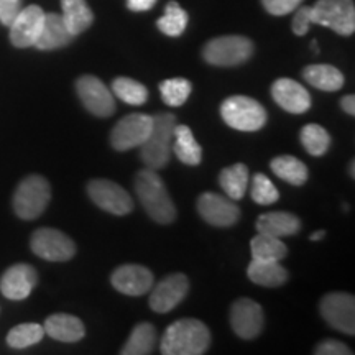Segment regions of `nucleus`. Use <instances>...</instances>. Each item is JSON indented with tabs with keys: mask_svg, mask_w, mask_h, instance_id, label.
Masks as SVG:
<instances>
[{
	"mask_svg": "<svg viewBox=\"0 0 355 355\" xmlns=\"http://www.w3.org/2000/svg\"><path fill=\"white\" fill-rule=\"evenodd\" d=\"M340 107H343L345 114L355 115V97L352 94L343 97V99H340Z\"/></svg>",
	"mask_w": 355,
	"mask_h": 355,
	"instance_id": "nucleus-42",
	"label": "nucleus"
},
{
	"mask_svg": "<svg viewBox=\"0 0 355 355\" xmlns=\"http://www.w3.org/2000/svg\"><path fill=\"white\" fill-rule=\"evenodd\" d=\"M311 20L343 37H349L355 30L354 0H318L311 7Z\"/></svg>",
	"mask_w": 355,
	"mask_h": 355,
	"instance_id": "nucleus-7",
	"label": "nucleus"
},
{
	"mask_svg": "<svg viewBox=\"0 0 355 355\" xmlns=\"http://www.w3.org/2000/svg\"><path fill=\"white\" fill-rule=\"evenodd\" d=\"M87 194L96 206L114 216H125L133 209V199L122 186L110 180H92L87 184Z\"/></svg>",
	"mask_w": 355,
	"mask_h": 355,
	"instance_id": "nucleus-10",
	"label": "nucleus"
},
{
	"mask_svg": "<svg viewBox=\"0 0 355 355\" xmlns=\"http://www.w3.org/2000/svg\"><path fill=\"white\" fill-rule=\"evenodd\" d=\"M254 42L241 35H227L211 40L204 46L202 58L212 66L230 68L245 63L254 55Z\"/></svg>",
	"mask_w": 355,
	"mask_h": 355,
	"instance_id": "nucleus-5",
	"label": "nucleus"
},
{
	"mask_svg": "<svg viewBox=\"0 0 355 355\" xmlns=\"http://www.w3.org/2000/svg\"><path fill=\"white\" fill-rule=\"evenodd\" d=\"M304 81L326 92H336L344 86V74L331 64H311L303 71Z\"/></svg>",
	"mask_w": 355,
	"mask_h": 355,
	"instance_id": "nucleus-26",
	"label": "nucleus"
},
{
	"mask_svg": "<svg viewBox=\"0 0 355 355\" xmlns=\"http://www.w3.org/2000/svg\"><path fill=\"white\" fill-rule=\"evenodd\" d=\"M173 152L181 163L198 166L202 159V148L194 139V133L188 125H175L173 132Z\"/></svg>",
	"mask_w": 355,
	"mask_h": 355,
	"instance_id": "nucleus-23",
	"label": "nucleus"
},
{
	"mask_svg": "<svg viewBox=\"0 0 355 355\" xmlns=\"http://www.w3.org/2000/svg\"><path fill=\"white\" fill-rule=\"evenodd\" d=\"M261 3L268 13L275 17H282L295 12L303 3V0H261Z\"/></svg>",
	"mask_w": 355,
	"mask_h": 355,
	"instance_id": "nucleus-37",
	"label": "nucleus"
},
{
	"mask_svg": "<svg viewBox=\"0 0 355 355\" xmlns=\"http://www.w3.org/2000/svg\"><path fill=\"white\" fill-rule=\"evenodd\" d=\"M211 344V332L198 319H181L173 322L162 337V354L165 355H201Z\"/></svg>",
	"mask_w": 355,
	"mask_h": 355,
	"instance_id": "nucleus-1",
	"label": "nucleus"
},
{
	"mask_svg": "<svg viewBox=\"0 0 355 355\" xmlns=\"http://www.w3.org/2000/svg\"><path fill=\"white\" fill-rule=\"evenodd\" d=\"M157 343V329L150 322H140L133 327L130 337L121 350L122 355H148Z\"/></svg>",
	"mask_w": 355,
	"mask_h": 355,
	"instance_id": "nucleus-29",
	"label": "nucleus"
},
{
	"mask_svg": "<svg viewBox=\"0 0 355 355\" xmlns=\"http://www.w3.org/2000/svg\"><path fill=\"white\" fill-rule=\"evenodd\" d=\"M219 184L232 201H241L245 196L248 186V168L243 163H237L224 168L219 175Z\"/></svg>",
	"mask_w": 355,
	"mask_h": 355,
	"instance_id": "nucleus-28",
	"label": "nucleus"
},
{
	"mask_svg": "<svg viewBox=\"0 0 355 355\" xmlns=\"http://www.w3.org/2000/svg\"><path fill=\"white\" fill-rule=\"evenodd\" d=\"M71 40H73V35L69 33L63 17L58 13H44L42 33H40L35 46L42 51L58 50V48L69 44Z\"/></svg>",
	"mask_w": 355,
	"mask_h": 355,
	"instance_id": "nucleus-21",
	"label": "nucleus"
},
{
	"mask_svg": "<svg viewBox=\"0 0 355 355\" xmlns=\"http://www.w3.org/2000/svg\"><path fill=\"white\" fill-rule=\"evenodd\" d=\"M191 91H193V84L184 78L166 79V81L159 84L162 99L170 107H180V105H183L191 96Z\"/></svg>",
	"mask_w": 355,
	"mask_h": 355,
	"instance_id": "nucleus-35",
	"label": "nucleus"
},
{
	"mask_svg": "<svg viewBox=\"0 0 355 355\" xmlns=\"http://www.w3.org/2000/svg\"><path fill=\"white\" fill-rule=\"evenodd\" d=\"M319 311L334 329L352 336L355 332V300L349 293H329L321 300Z\"/></svg>",
	"mask_w": 355,
	"mask_h": 355,
	"instance_id": "nucleus-11",
	"label": "nucleus"
},
{
	"mask_svg": "<svg viewBox=\"0 0 355 355\" xmlns=\"http://www.w3.org/2000/svg\"><path fill=\"white\" fill-rule=\"evenodd\" d=\"M252 199L260 206H270V204L277 202L279 199V193L270 178H266L263 173H257L252 178V188H250Z\"/></svg>",
	"mask_w": 355,
	"mask_h": 355,
	"instance_id": "nucleus-36",
	"label": "nucleus"
},
{
	"mask_svg": "<svg viewBox=\"0 0 355 355\" xmlns=\"http://www.w3.org/2000/svg\"><path fill=\"white\" fill-rule=\"evenodd\" d=\"M176 117L173 114L159 112L153 117V128L145 144L140 146V157L146 168L162 170L170 163L173 152V132Z\"/></svg>",
	"mask_w": 355,
	"mask_h": 355,
	"instance_id": "nucleus-3",
	"label": "nucleus"
},
{
	"mask_svg": "<svg viewBox=\"0 0 355 355\" xmlns=\"http://www.w3.org/2000/svg\"><path fill=\"white\" fill-rule=\"evenodd\" d=\"M135 191L146 214L158 224H171L176 219V207L157 171L145 168L135 176Z\"/></svg>",
	"mask_w": 355,
	"mask_h": 355,
	"instance_id": "nucleus-2",
	"label": "nucleus"
},
{
	"mask_svg": "<svg viewBox=\"0 0 355 355\" xmlns=\"http://www.w3.org/2000/svg\"><path fill=\"white\" fill-rule=\"evenodd\" d=\"M153 128V117L146 114H130L115 123L110 132V145L117 152L140 148Z\"/></svg>",
	"mask_w": 355,
	"mask_h": 355,
	"instance_id": "nucleus-8",
	"label": "nucleus"
},
{
	"mask_svg": "<svg viewBox=\"0 0 355 355\" xmlns=\"http://www.w3.org/2000/svg\"><path fill=\"white\" fill-rule=\"evenodd\" d=\"M252 257L257 260H275L282 261L288 255V248L282 239L257 232L250 242Z\"/></svg>",
	"mask_w": 355,
	"mask_h": 355,
	"instance_id": "nucleus-30",
	"label": "nucleus"
},
{
	"mask_svg": "<svg viewBox=\"0 0 355 355\" xmlns=\"http://www.w3.org/2000/svg\"><path fill=\"white\" fill-rule=\"evenodd\" d=\"M255 227L260 234L273 235V237L282 239L298 234L301 229V222L295 214L277 211L261 214L259 219H257Z\"/></svg>",
	"mask_w": 355,
	"mask_h": 355,
	"instance_id": "nucleus-22",
	"label": "nucleus"
},
{
	"mask_svg": "<svg viewBox=\"0 0 355 355\" xmlns=\"http://www.w3.org/2000/svg\"><path fill=\"white\" fill-rule=\"evenodd\" d=\"M311 25H313V20H311V7H300L296 10L295 17H293V33L298 35V37H304L309 32Z\"/></svg>",
	"mask_w": 355,
	"mask_h": 355,
	"instance_id": "nucleus-38",
	"label": "nucleus"
},
{
	"mask_svg": "<svg viewBox=\"0 0 355 355\" xmlns=\"http://www.w3.org/2000/svg\"><path fill=\"white\" fill-rule=\"evenodd\" d=\"M273 101L290 114H304L311 109V96L304 86L293 79H277L272 86Z\"/></svg>",
	"mask_w": 355,
	"mask_h": 355,
	"instance_id": "nucleus-19",
	"label": "nucleus"
},
{
	"mask_svg": "<svg viewBox=\"0 0 355 355\" xmlns=\"http://www.w3.org/2000/svg\"><path fill=\"white\" fill-rule=\"evenodd\" d=\"M270 166H272L275 175L293 186H303L308 181V166L291 155H282V157L273 158Z\"/></svg>",
	"mask_w": 355,
	"mask_h": 355,
	"instance_id": "nucleus-27",
	"label": "nucleus"
},
{
	"mask_svg": "<svg viewBox=\"0 0 355 355\" xmlns=\"http://www.w3.org/2000/svg\"><path fill=\"white\" fill-rule=\"evenodd\" d=\"M112 286L127 296H141L153 286V273L141 265H122L110 277Z\"/></svg>",
	"mask_w": 355,
	"mask_h": 355,
	"instance_id": "nucleus-18",
	"label": "nucleus"
},
{
	"mask_svg": "<svg viewBox=\"0 0 355 355\" xmlns=\"http://www.w3.org/2000/svg\"><path fill=\"white\" fill-rule=\"evenodd\" d=\"M21 10V0H0V24L10 26Z\"/></svg>",
	"mask_w": 355,
	"mask_h": 355,
	"instance_id": "nucleus-39",
	"label": "nucleus"
},
{
	"mask_svg": "<svg viewBox=\"0 0 355 355\" xmlns=\"http://www.w3.org/2000/svg\"><path fill=\"white\" fill-rule=\"evenodd\" d=\"M63 20L73 37L86 32L94 21V13L89 8L86 0H61Z\"/></svg>",
	"mask_w": 355,
	"mask_h": 355,
	"instance_id": "nucleus-25",
	"label": "nucleus"
},
{
	"mask_svg": "<svg viewBox=\"0 0 355 355\" xmlns=\"http://www.w3.org/2000/svg\"><path fill=\"white\" fill-rule=\"evenodd\" d=\"M30 247L35 255L48 261H68L76 254V245L68 235L50 227L35 230Z\"/></svg>",
	"mask_w": 355,
	"mask_h": 355,
	"instance_id": "nucleus-9",
	"label": "nucleus"
},
{
	"mask_svg": "<svg viewBox=\"0 0 355 355\" xmlns=\"http://www.w3.org/2000/svg\"><path fill=\"white\" fill-rule=\"evenodd\" d=\"M112 91L119 99L130 105H141L148 99V89L130 78H117L112 83Z\"/></svg>",
	"mask_w": 355,
	"mask_h": 355,
	"instance_id": "nucleus-32",
	"label": "nucleus"
},
{
	"mask_svg": "<svg viewBox=\"0 0 355 355\" xmlns=\"http://www.w3.org/2000/svg\"><path fill=\"white\" fill-rule=\"evenodd\" d=\"M38 283L37 270L32 265L17 263L6 270L0 278V291L8 300L20 301L28 298Z\"/></svg>",
	"mask_w": 355,
	"mask_h": 355,
	"instance_id": "nucleus-17",
	"label": "nucleus"
},
{
	"mask_svg": "<svg viewBox=\"0 0 355 355\" xmlns=\"http://www.w3.org/2000/svg\"><path fill=\"white\" fill-rule=\"evenodd\" d=\"M157 26L159 32L168 35V37H180L188 26V13L180 7V3L170 2L166 6L165 15L157 21Z\"/></svg>",
	"mask_w": 355,
	"mask_h": 355,
	"instance_id": "nucleus-33",
	"label": "nucleus"
},
{
	"mask_svg": "<svg viewBox=\"0 0 355 355\" xmlns=\"http://www.w3.org/2000/svg\"><path fill=\"white\" fill-rule=\"evenodd\" d=\"M198 211L207 224L216 227H230L241 219V209L232 199L216 193H204L198 199Z\"/></svg>",
	"mask_w": 355,
	"mask_h": 355,
	"instance_id": "nucleus-15",
	"label": "nucleus"
},
{
	"mask_svg": "<svg viewBox=\"0 0 355 355\" xmlns=\"http://www.w3.org/2000/svg\"><path fill=\"white\" fill-rule=\"evenodd\" d=\"M247 275L255 285L266 286V288L282 286L288 279L285 266H282L279 261H275V260L254 259L250 261V265H248Z\"/></svg>",
	"mask_w": 355,
	"mask_h": 355,
	"instance_id": "nucleus-24",
	"label": "nucleus"
},
{
	"mask_svg": "<svg viewBox=\"0 0 355 355\" xmlns=\"http://www.w3.org/2000/svg\"><path fill=\"white\" fill-rule=\"evenodd\" d=\"M318 355H350L352 350H350L347 345L339 343L336 339H327L318 345V349L314 350Z\"/></svg>",
	"mask_w": 355,
	"mask_h": 355,
	"instance_id": "nucleus-40",
	"label": "nucleus"
},
{
	"mask_svg": "<svg viewBox=\"0 0 355 355\" xmlns=\"http://www.w3.org/2000/svg\"><path fill=\"white\" fill-rule=\"evenodd\" d=\"M51 199L50 183L40 175L26 176L13 194V211L24 220H33L46 209Z\"/></svg>",
	"mask_w": 355,
	"mask_h": 355,
	"instance_id": "nucleus-4",
	"label": "nucleus"
},
{
	"mask_svg": "<svg viewBox=\"0 0 355 355\" xmlns=\"http://www.w3.org/2000/svg\"><path fill=\"white\" fill-rule=\"evenodd\" d=\"M76 91L83 105L97 117H109L115 110V101L109 87L99 78L81 76L76 81Z\"/></svg>",
	"mask_w": 355,
	"mask_h": 355,
	"instance_id": "nucleus-12",
	"label": "nucleus"
},
{
	"mask_svg": "<svg viewBox=\"0 0 355 355\" xmlns=\"http://www.w3.org/2000/svg\"><path fill=\"white\" fill-rule=\"evenodd\" d=\"M189 290V279L183 273H173L170 277L163 278L157 286L152 290L150 295V308L155 313H170L175 309L184 296L188 295Z\"/></svg>",
	"mask_w": 355,
	"mask_h": 355,
	"instance_id": "nucleus-14",
	"label": "nucleus"
},
{
	"mask_svg": "<svg viewBox=\"0 0 355 355\" xmlns=\"http://www.w3.org/2000/svg\"><path fill=\"white\" fill-rule=\"evenodd\" d=\"M44 21V12L38 6H28L21 8L19 15L10 25V42L17 48L35 46L42 33Z\"/></svg>",
	"mask_w": 355,
	"mask_h": 355,
	"instance_id": "nucleus-16",
	"label": "nucleus"
},
{
	"mask_svg": "<svg viewBox=\"0 0 355 355\" xmlns=\"http://www.w3.org/2000/svg\"><path fill=\"white\" fill-rule=\"evenodd\" d=\"M350 176H352V178H354V162H352V163H350Z\"/></svg>",
	"mask_w": 355,
	"mask_h": 355,
	"instance_id": "nucleus-44",
	"label": "nucleus"
},
{
	"mask_svg": "<svg viewBox=\"0 0 355 355\" xmlns=\"http://www.w3.org/2000/svg\"><path fill=\"white\" fill-rule=\"evenodd\" d=\"M220 115L229 127L241 132H257L266 123L263 105L247 96L227 97L220 105Z\"/></svg>",
	"mask_w": 355,
	"mask_h": 355,
	"instance_id": "nucleus-6",
	"label": "nucleus"
},
{
	"mask_svg": "<svg viewBox=\"0 0 355 355\" xmlns=\"http://www.w3.org/2000/svg\"><path fill=\"white\" fill-rule=\"evenodd\" d=\"M324 235H326L324 230H316L314 234H311V241H321V239H324Z\"/></svg>",
	"mask_w": 355,
	"mask_h": 355,
	"instance_id": "nucleus-43",
	"label": "nucleus"
},
{
	"mask_svg": "<svg viewBox=\"0 0 355 355\" xmlns=\"http://www.w3.org/2000/svg\"><path fill=\"white\" fill-rule=\"evenodd\" d=\"M44 334L50 336L51 339L60 340V343H78L81 340L86 329L79 318L71 316V314H53L44 321Z\"/></svg>",
	"mask_w": 355,
	"mask_h": 355,
	"instance_id": "nucleus-20",
	"label": "nucleus"
},
{
	"mask_svg": "<svg viewBox=\"0 0 355 355\" xmlns=\"http://www.w3.org/2000/svg\"><path fill=\"white\" fill-rule=\"evenodd\" d=\"M301 144L313 157H322L331 146V135L318 123H309L301 130Z\"/></svg>",
	"mask_w": 355,
	"mask_h": 355,
	"instance_id": "nucleus-31",
	"label": "nucleus"
},
{
	"mask_svg": "<svg viewBox=\"0 0 355 355\" xmlns=\"http://www.w3.org/2000/svg\"><path fill=\"white\" fill-rule=\"evenodd\" d=\"M44 329L43 326H40L37 322H25L19 324L13 329L8 332L7 336V344L12 349H26L30 345L38 344L43 339Z\"/></svg>",
	"mask_w": 355,
	"mask_h": 355,
	"instance_id": "nucleus-34",
	"label": "nucleus"
},
{
	"mask_svg": "<svg viewBox=\"0 0 355 355\" xmlns=\"http://www.w3.org/2000/svg\"><path fill=\"white\" fill-rule=\"evenodd\" d=\"M263 309L250 298L237 300L230 308V326L241 339H255L263 329Z\"/></svg>",
	"mask_w": 355,
	"mask_h": 355,
	"instance_id": "nucleus-13",
	"label": "nucleus"
},
{
	"mask_svg": "<svg viewBox=\"0 0 355 355\" xmlns=\"http://www.w3.org/2000/svg\"><path fill=\"white\" fill-rule=\"evenodd\" d=\"M155 3H157V0H127V7L133 12H146L150 10Z\"/></svg>",
	"mask_w": 355,
	"mask_h": 355,
	"instance_id": "nucleus-41",
	"label": "nucleus"
}]
</instances>
